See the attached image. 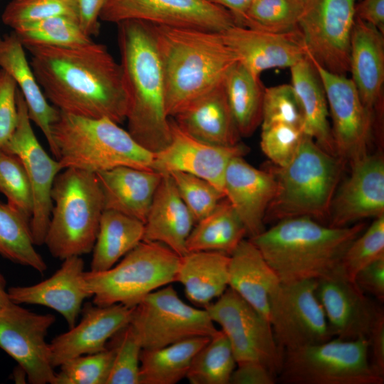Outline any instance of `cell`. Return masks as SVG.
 <instances>
[{"label":"cell","instance_id":"44","mask_svg":"<svg viewBox=\"0 0 384 384\" xmlns=\"http://www.w3.org/2000/svg\"><path fill=\"white\" fill-rule=\"evenodd\" d=\"M55 16L78 21L74 0H13L3 11L1 19L14 30L23 24Z\"/></svg>","mask_w":384,"mask_h":384},{"label":"cell","instance_id":"20","mask_svg":"<svg viewBox=\"0 0 384 384\" xmlns=\"http://www.w3.org/2000/svg\"><path fill=\"white\" fill-rule=\"evenodd\" d=\"M351 174L338 186L328 225L345 227L384 215V159L368 153L353 162Z\"/></svg>","mask_w":384,"mask_h":384},{"label":"cell","instance_id":"29","mask_svg":"<svg viewBox=\"0 0 384 384\" xmlns=\"http://www.w3.org/2000/svg\"><path fill=\"white\" fill-rule=\"evenodd\" d=\"M25 47L13 32L0 36V68L16 82L26 102L31 120L44 134L53 154L52 126L59 110L49 104L28 60Z\"/></svg>","mask_w":384,"mask_h":384},{"label":"cell","instance_id":"17","mask_svg":"<svg viewBox=\"0 0 384 384\" xmlns=\"http://www.w3.org/2000/svg\"><path fill=\"white\" fill-rule=\"evenodd\" d=\"M310 60L326 97L336 154L351 166L368 154L374 117L363 104L351 78L331 73Z\"/></svg>","mask_w":384,"mask_h":384},{"label":"cell","instance_id":"19","mask_svg":"<svg viewBox=\"0 0 384 384\" xmlns=\"http://www.w3.org/2000/svg\"><path fill=\"white\" fill-rule=\"evenodd\" d=\"M316 295L334 337L368 338L383 309L343 272L317 280Z\"/></svg>","mask_w":384,"mask_h":384},{"label":"cell","instance_id":"28","mask_svg":"<svg viewBox=\"0 0 384 384\" xmlns=\"http://www.w3.org/2000/svg\"><path fill=\"white\" fill-rule=\"evenodd\" d=\"M96 175L104 210H115L144 223L163 174L152 169L119 166Z\"/></svg>","mask_w":384,"mask_h":384},{"label":"cell","instance_id":"23","mask_svg":"<svg viewBox=\"0 0 384 384\" xmlns=\"http://www.w3.org/2000/svg\"><path fill=\"white\" fill-rule=\"evenodd\" d=\"M84 266L81 256L68 257L48 279L29 286L9 288V297L18 304H37L52 309L61 314L71 328L77 324L83 302L92 297Z\"/></svg>","mask_w":384,"mask_h":384},{"label":"cell","instance_id":"21","mask_svg":"<svg viewBox=\"0 0 384 384\" xmlns=\"http://www.w3.org/2000/svg\"><path fill=\"white\" fill-rule=\"evenodd\" d=\"M221 35L238 62L258 77L266 70L290 68L307 56L298 28L285 33H272L235 25Z\"/></svg>","mask_w":384,"mask_h":384},{"label":"cell","instance_id":"10","mask_svg":"<svg viewBox=\"0 0 384 384\" xmlns=\"http://www.w3.org/2000/svg\"><path fill=\"white\" fill-rule=\"evenodd\" d=\"M143 349H156L218 329L206 309L185 303L173 286L162 287L133 307L129 322Z\"/></svg>","mask_w":384,"mask_h":384},{"label":"cell","instance_id":"52","mask_svg":"<svg viewBox=\"0 0 384 384\" xmlns=\"http://www.w3.org/2000/svg\"><path fill=\"white\" fill-rule=\"evenodd\" d=\"M78 13V22L89 36L100 31V16L107 0H74Z\"/></svg>","mask_w":384,"mask_h":384},{"label":"cell","instance_id":"57","mask_svg":"<svg viewBox=\"0 0 384 384\" xmlns=\"http://www.w3.org/2000/svg\"><path fill=\"white\" fill-rule=\"evenodd\" d=\"M14 380L18 381V383H24L26 378H27V375L26 372L19 366H18V369H16L14 370Z\"/></svg>","mask_w":384,"mask_h":384},{"label":"cell","instance_id":"2","mask_svg":"<svg viewBox=\"0 0 384 384\" xmlns=\"http://www.w3.org/2000/svg\"><path fill=\"white\" fill-rule=\"evenodd\" d=\"M120 66L126 92L127 131L143 147L158 152L171 139L163 69L151 23H117Z\"/></svg>","mask_w":384,"mask_h":384},{"label":"cell","instance_id":"39","mask_svg":"<svg viewBox=\"0 0 384 384\" xmlns=\"http://www.w3.org/2000/svg\"><path fill=\"white\" fill-rule=\"evenodd\" d=\"M24 47L45 46L72 47L92 42L81 28L78 21L55 16L23 24L14 29Z\"/></svg>","mask_w":384,"mask_h":384},{"label":"cell","instance_id":"6","mask_svg":"<svg viewBox=\"0 0 384 384\" xmlns=\"http://www.w3.org/2000/svg\"><path fill=\"white\" fill-rule=\"evenodd\" d=\"M52 137L53 155L62 169L75 168L95 174L119 166L151 169L154 153L108 118H87L60 111L52 126Z\"/></svg>","mask_w":384,"mask_h":384},{"label":"cell","instance_id":"18","mask_svg":"<svg viewBox=\"0 0 384 384\" xmlns=\"http://www.w3.org/2000/svg\"><path fill=\"white\" fill-rule=\"evenodd\" d=\"M171 139L154 153L151 169L161 174L183 172L202 178L223 193L224 178L230 161L247 152L245 146H216L200 141L183 131L170 117Z\"/></svg>","mask_w":384,"mask_h":384},{"label":"cell","instance_id":"33","mask_svg":"<svg viewBox=\"0 0 384 384\" xmlns=\"http://www.w3.org/2000/svg\"><path fill=\"white\" fill-rule=\"evenodd\" d=\"M144 224L122 213L104 210L92 249L90 271H105L142 241Z\"/></svg>","mask_w":384,"mask_h":384},{"label":"cell","instance_id":"46","mask_svg":"<svg viewBox=\"0 0 384 384\" xmlns=\"http://www.w3.org/2000/svg\"><path fill=\"white\" fill-rule=\"evenodd\" d=\"M168 174L196 223L210 213L225 198L221 191L202 178L179 171Z\"/></svg>","mask_w":384,"mask_h":384},{"label":"cell","instance_id":"54","mask_svg":"<svg viewBox=\"0 0 384 384\" xmlns=\"http://www.w3.org/2000/svg\"><path fill=\"white\" fill-rule=\"evenodd\" d=\"M356 16L384 33V0H363L356 5Z\"/></svg>","mask_w":384,"mask_h":384},{"label":"cell","instance_id":"38","mask_svg":"<svg viewBox=\"0 0 384 384\" xmlns=\"http://www.w3.org/2000/svg\"><path fill=\"white\" fill-rule=\"evenodd\" d=\"M236 366L227 336L218 330L196 354L186 378L191 384H230Z\"/></svg>","mask_w":384,"mask_h":384},{"label":"cell","instance_id":"45","mask_svg":"<svg viewBox=\"0 0 384 384\" xmlns=\"http://www.w3.org/2000/svg\"><path fill=\"white\" fill-rule=\"evenodd\" d=\"M0 193L7 203L31 219L33 195L26 170L14 154L0 149Z\"/></svg>","mask_w":384,"mask_h":384},{"label":"cell","instance_id":"7","mask_svg":"<svg viewBox=\"0 0 384 384\" xmlns=\"http://www.w3.org/2000/svg\"><path fill=\"white\" fill-rule=\"evenodd\" d=\"M51 198L53 207L44 242L51 255L63 260L90 252L104 210L96 174L64 169L55 178Z\"/></svg>","mask_w":384,"mask_h":384},{"label":"cell","instance_id":"22","mask_svg":"<svg viewBox=\"0 0 384 384\" xmlns=\"http://www.w3.org/2000/svg\"><path fill=\"white\" fill-rule=\"evenodd\" d=\"M132 310L121 304H85L80 321L49 343L52 366L59 367L74 357L106 349L110 338L129 324Z\"/></svg>","mask_w":384,"mask_h":384},{"label":"cell","instance_id":"48","mask_svg":"<svg viewBox=\"0 0 384 384\" xmlns=\"http://www.w3.org/2000/svg\"><path fill=\"white\" fill-rule=\"evenodd\" d=\"M260 147L274 166L284 167L296 154L304 132L286 124H272L261 127Z\"/></svg>","mask_w":384,"mask_h":384},{"label":"cell","instance_id":"36","mask_svg":"<svg viewBox=\"0 0 384 384\" xmlns=\"http://www.w3.org/2000/svg\"><path fill=\"white\" fill-rule=\"evenodd\" d=\"M223 85L240 137L252 135L261 124L265 89L260 77L237 62L228 72Z\"/></svg>","mask_w":384,"mask_h":384},{"label":"cell","instance_id":"26","mask_svg":"<svg viewBox=\"0 0 384 384\" xmlns=\"http://www.w3.org/2000/svg\"><path fill=\"white\" fill-rule=\"evenodd\" d=\"M172 118L186 133L207 144L230 146L239 143L240 135L223 81L193 100Z\"/></svg>","mask_w":384,"mask_h":384},{"label":"cell","instance_id":"12","mask_svg":"<svg viewBox=\"0 0 384 384\" xmlns=\"http://www.w3.org/2000/svg\"><path fill=\"white\" fill-rule=\"evenodd\" d=\"M357 1L304 0L297 27L307 56L331 73H349Z\"/></svg>","mask_w":384,"mask_h":384},{"label":"cell","instance_id":"25","mask_svg":"<svg viewBox=\"0 0 384 384\" xmlns=\"http://www.w3.org/2000/svg\"><path fill=\"white\" fill-rule=\"evenodd\" d=\"M349 73L361 100L373 117L383 112V33L356 16L350 44Z\"/></svg>","mask_w":384,"mask_h":384},{"label":"cell","instance_id":"34","mask_svg":"<svg viewBox=\"0 0 384 384\" xmlns=\"http://www.w3.org/2000/svg\"><path fill=\"white\" fill-rule=\"evenodd\" d=\"M210 337L187 338L156 349H142L139 384H176L185 378L191 362Z\"/></svg>","mask_w":384,"mask_h":384},{"label":"cell","instance_id":"13","mask_svg":"<svg viewBox=\"0 0 384 384\" xmlns=\"http://www.w3.org/2000/svg\"><path fill=\"white\" fill-rule=\"evenodd\" d=\"M317 280L279 282L270 294L269 321L284 351L334 338L316 295Z\"/></svg>","mask_w":384,"mask_h":384},{"label":"cell","instance_id":"11","mask_svg":"<svg viewBox=\"0 0 384 384\" xmlns=\"http://www.w3.org/2000/svg\"><path fill=\"white\" fill-rule=\"evenodd\" d=\"M227 336L238 364L259 363L277 378L283 351L265 316L230 287L206 308Z\"/></svg>","mask_w":384,"mask_h":384},{"label":"cell","instance_id":"55","mask_svg":"<svg viewBox=\"0 0 384 384\" xmlns=\"http://www.w3.org/2000/svg\"><path fill=\"white\" fill-rule=\"evenodd\" d=\"M229 11L237 26H242L252 0H206Z\"/></svg>","mask_w":384,"mask_h":384},{"label":"cell","instance_id":"9","mask_svg":"<svg viewBox=\"0 0 384 384\" xmlns=\"http://www.w3.org/2000/svg\"><path fill=\"white\" fill-rule=\"evenodd\" d=\"M367 338H338L283 351L277 381L283 384H383L372 366Z\"/></svg>","mask_w":384,"mask_h":384},{"label":"cell","instance_id":"41","mask_svg":"<svg viewBox=\"0 0 384 384\" xmlns=\"http://www.w3.org/2000/svg\"><path fill=\"white\" fill-rule=\"evenodd\" d=\"M114 351L111 370L106 384H139L140 356L142 346L129 324L108 341Z\"/></svg>","mask_w":384,"mask_h":384},{"label":"cell","instance_id":"24","mask_svg":"<svg viewBox=\"0 0 384 384\" xmlns=\"http://www.w3.org/2000/svg\"><path fill=\"white\" fill-rule=\"evenodd\" d=\"M276 189V179L270 169H257L242 156L230 161L224 178L225 197L240 217L250 238L266 229L265 217Z\"/></svg>","mask_w":384,"mask_h":384},{"label":"cell","instance_id":"50","mask_svg":"<svg viewBox=\"0 0 384 384\" xmlns=\"http://www.w3.org/2000/svg\"><path fill=\"white\" fill-rule=\"evenodd\" d=\"M353 282L364 293L384 302V257H382L361 270Z\"/></svg>","mask_w":384,"mask_h":384},{"label":"cell","instance_id":"30","mask_svg":"<svg viewBox=\"0 0 384 384\" xmlns=\"http://www.w3.org/2000/svg\"><path fill=\"white\" fill-rule=\"evenodd\" d=\"M228 274V287L269 320L270 296L280 281L250 239L230 255Z\"/></svg>","mask_w":384,"mask_h":384},{"label":"cell","instance_id":"27","mask_svg":"<svg viewBox=\"0 0 384 384\" xmlns=\"http://www.w3.org/2000/svg\"><path fill=\"white\" fill-rule=\"evenodd\" d=\"M143 241L161 243L180 257L196 220L169 174H163L144 222Z\"/></svg>","mask_w":384,"mask_h":384},{"label":"cell","instance_id":"53","mask_svg":"<svg viewBox=\"0 0 384 384\" xmlns=\"http://www.w3.org/2000/svg\"><path fill=\"white\" fill-rule=\"evenodd\" d=\"M368 340L371 352L370 363L380 375L384 376V318L375 324Z\"/></svg>","mask_w":384,"mask_h":384},{"label":"cell","instance_id":"32","mask_svg":"<svg viewBox=\"0 0 384 384\" xmlns=\"http://www.w3.org/2000/svg\"><path fill=\"white\" fill-rule=\"evenodd\" d=\"M291 85L302 114L303 132L326 152L338 156L328 117L325 92L312 63L306 56L290 68Z\"/></svg>","mask_w":384,"mask_h":384},{"label":"cell","instance_id":"43","mask_svg":"<svg viewBox=\"0 0 384 384\" xmlns=\"http://www.w3.org/2000/svg\"><path fill=\"white\" fill-rule=\"evenodd\" d=\"M114 357L113 349L70 358L59 367L53 384H106Z\"/></svg>","mask_w":384,"mask_h":384},{"label":"cell","instance_id":"35","mask_svg":"<svg viewBox=\"0 0 384 384\" xmlns=\"http://www.w3.org/2000/svg\"><path fill=\"white\" fill-rule=\"evenodd\" d=\"M247 235L244 224L225 197L196 222L186 241L187 252L218 251L230 255Z\"/></svg>","mask_w":384,"mask_h":384},{"label":"cell","instance_id":"31","mask_svg":"<svg viewBox=\"0 0 384 384\" xmlns=\"http://www.w3.org/2000/svg\"><path fill=\"white\" fill-rule=\"evenodd\" d=\"M229 261L221 252H188L180 258L176 282L191 302L205 309L228 289Z\"/></svg>","mask_w":384,"mask_h":384},{"label":"cell","instance_id":"56","mask_svg":"<svg viewBox=\"0 0 384 384\" xmlns=\"http://www.w3.org/2000/svg\"><path fill=\"white\" fill-rule=\"evenodd\" d=\"M12 302L9 297L8 291L6 289V281L3 275L0 273V308Z\"/></svg>","mask_w":384,"mask_h":384},{"label":"cell","instance_id":"51","mask_svg":"<svg viewBox=\"0 0 384 384\" xmlns=\"http://www.w3.org/2000/svg\"><path fill=\"white\" fill-rule=\"evenodd\" d=\"M277 376L259 363L238 364L231 375V384H274Z\"/></svg>","mask_w":384,"mask_h":384},{"label":"cell","instance_id":"4","mask_svg":"<svg viewBox=\"0 0 384 384\" xmlns=\"http://www.w3.org/2000/svg\"><path fill=\"white\" fill-rule=\"evenodd\" d=\"M151 26L164 73L169 117L221 83L238 62L221 33Z\"/></svg>","mask_w":384,"mask_h":384},{"label":"cell","instance_id":"16","mask_svg":"<svg viewBox=\"0 0 384 384\" xmlns=\"http://www.w3.org/2000/svg\"><path fill=\"white\" fill-rule=\"evenodd\" d=\"M55 321L51 314H38L10 304L0 308V348L14 359L31 384H53L46 336Z\"/></svg>","mask_w":384,"mask_h":384},{"label":"cell","instance_id":"40","mask_svg":"<svg viewBox=\"0 0 384 384\" xmlns=\"http://www.w3.org/2000/svg\"><path fill=\"white\" fill-rule=\"evenodd\" d=\"M304 0H252L242 26L272 33L298 28Z\"/></svg>","mask_w":384,"mask_h":384},{"label":"cell","instance_id":"49","mask_svg":"<svg viewBox=\"0 0 384 384\" xmlns=\"http://www.w3.org/2000/svg\"><path fill=\"white\" fill-rule=\"evenodd\" d=\"M17 85L0 69V149L14 133L18 122Z\"/></svg>","mask_w":384,"mask_h":384},{"label":"cell","instance_id":"37","mask_svg":"<svg viewBox=\"0 0 384 384\" xmlns=\"http://www.w3.org/2000/svg\"><path fill=\"white\" fill-rule=\"evenodd\" d=\"M0 255L40 274L47 270L43 258L35 249L30 219L7 202H0Z\"/></svg>","mask_w":384,"mask_h":384},{"label":"cell","instance_id":"5","mask_svg":"<svg viewBox=\"0 0 384 384\" xmlns=\"http://www.w3.org/2000/svg\"><path fill=\"white\" fill-rule=\"evenodd\" d=\"M345 165L304 134L289 163L270 169L275 177L277 189L265 223L309 217L328 225L331 201Z\"/></svg>","mask_w":384,"mask_h":384},{"label":"cell","instance_id":"8","mask_svg":"<svg viewBox=\"0 0 384 384\" xmlns=\"http://www.w3.org/2000/svg\"><path fill=\"white\" fill-rule=\"evenodd\" d=\"M180 258L161 243L142 240L111 268L85 272L92 303L134 307L149 293L176 282Z\"/></svg>","mask_w":384,"mask_h":384},{"label":"cell","instance_id":"1","mask_svg":"<svg viewBox=\"0 0 384 384\" xmlns=\"http://www.w3.org/2000/svg\"><path fill=\"white\" fill-rule=\"evenodd\" d=\"M30 65L46 99L60 111L87 118L126 120L120 64L102 44L31 46Z\"/></svg>","mask_w":384,"mask_h":384},{"label":"cell","instance_id":"42","mask_svg":"<svg viewBox=\"0 0 384 384\" xmlns=\"http://www.w3.org/2000/svg\"><path fill=\"white\" fill-rule=\"evenodd\" d=\"M384 257V215L373 222L350 244L341 263L346 277L353 282L356 274L370 263Z\"/></svg>","mask_w":384,"mask_h":384},{"label":"cell","instance_id":"14","mask_svg":"<svg viewBox=\"0 0 384 384\" xmlns=\"http://www.w3.org/2000/svg\"><path fill=\"white\" fill-rule=\"evenodd\" d=\"M16 103V127L1 149L18 156L26 170L33 195V212L30 219L31 236L35 245H42L53 207V184L55 176L63 169L58 160L47 154L36 137L26 102L18 89Z\"/></svg>","mask_w":384,"mask_h":384},{"label":"cell","instance_id":"15","mask_svg":"<svg viewBox=\"0 0 384 384\" xmlns=\"http://www.w3.org/2000/svg\"><path fill=\"white\" fill-rule=\"evenodd\" d=\"M100 20H137L153 25L222 33L236 25L227 9L206 0H107Z\"/></svg>","mask_w":384,"mask_h":384},{"label":"cell","instance_id":"3","mask_svg":"<svg viewBox=\"0 0 384 384\" xmlns=\"http://www.w3.org/2000/svg\"><path fill=\"white\" fill-rule=\"evenodd\" d=\"M366 228L362 222L332 227L309 217H294L279 220L249 239L280 282L319 280L342 272L346 250Z\"/></svg>","mask_w":384,"mask_h":384},{"label":"cell","instance_id":"47","mask_svg":"<svg viewBox=\"0 0 384 384\" xmlns=\"http://www.w3.org/2000/svg\"><path fill=\"white\" fill-rule=\"evenodd\" d=\"M286 124L303 131V114L297 96L291 84L265 87L261 127Z\"/></svg>","mask_w":384,"mask_h":384}]
</instances>
